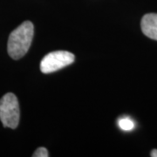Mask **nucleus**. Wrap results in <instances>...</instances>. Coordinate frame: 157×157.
<instances>
[{"instance_id": "2", "label": "nucleus", "mask_w": 157, "mask_h": 157, "mask_svg": "<svg viewBox=\"0 0 157 157\" xmlns=\"http://www.w3.org/2000/svg\"><path fill=\"white\" fill-rule=\"evenodd\" d=\"M19 105L16 95L8 93L0 100V121L4 127L16 128L19 123Z\"/></svg>"}, {"instance_id": "7", "label": "nucleus", "mask_w": 157, "mask_h": 157, "mask_svg": "<svg viewBox=\"0 0 157 157\" xmlns=\"http://www.w3.org/2000/svg\"><path fill=\"white\" fill-rule=\"evenodd\" d=\"M152 157H157V149H154L151 151V155H150Z\"/></svg>"}, {"instance_id": "4", "label": "nucleus", "mask_w": 157, "mask_h": 157, "mask_svg": "<svg viewBox=\"0 0 157 157\" xmlns=\"http://www.w3.org/2000/svg\"><path fill=\"white\" fill-rule=\"evenodd\" d=\"M142 33L149 39L157 40V14L148 13L142 17L140 22Z\"/></svg>"}, {"instance_id": "1", "label": "nucleus", "mask_w": 157, "mask_h": 157, "mask_svg": "<svg viewBox=\"0 0 157 157\" xmlns=\"http://www.w3.org/2000/svg\"><path fill=\"white\" fill-rule=\"evenodd\" d=\"M34 27L31 21H25L9 36L7 50L13 59H19L28 52L33 38Z\"/></svg>"}, {"instance_id": "6", "label": "nucleus", "mask_w": 157, "mask_h": 157, "mask_svg": "<svg viewBox=\"0 0 157 157\" xmlns=\"http://www.w3.org/2000/svg\"><path fill=\"white\" fill-rule=\"evenodd\" d=\"M33 157H48L49 156V154H48V151L47 149L43 147H39L36 151L34 152L33 155Z\"/></svg>"}, {"instance_id": "3", "label": "nucleus", "mask_w": 157, "mask_h": 157, "mask_svg": "<svg viewBox=\"0 0 157 157\" xmlns=\"http://www.w3.org/2000/svg\"><path fill=\"white\" fill-rule=\"evenodd\" d=\"M75 57L67 51H56L46 54L40 62V70L43 73L56 72L73 63Z\"/></svg>"}, {"instance_id": "5", "label": "nucleus", "mask_w": 157, "mask_h": 157, "mask_svg": "<svg viewBox=\"0 0 157 157\" xmlns=\"http://www.w3.org/2000/svg\"><path fill=\"white\" fill-rule=\"evenodd\" d=\"M118 125L124 131H131L135 128V122L129 118H121L119 120Z\"/></svg>"}]
</instances>
